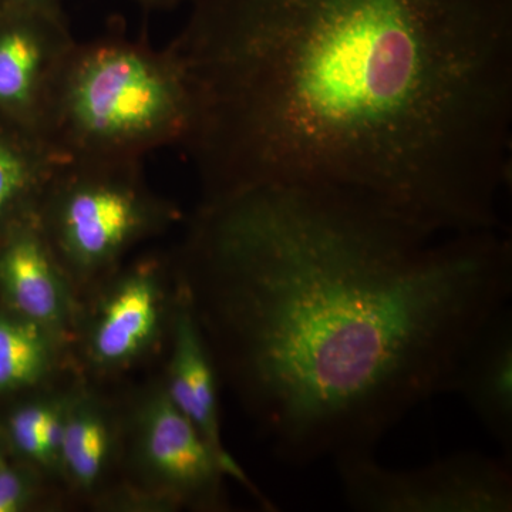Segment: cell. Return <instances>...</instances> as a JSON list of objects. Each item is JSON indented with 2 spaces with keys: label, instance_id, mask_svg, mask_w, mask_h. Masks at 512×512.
Here are the masks:
<instances>
[{
  "label": "cell",
  "instance_id": "1",
  "mask_svg": "<svg viewBox=\"0 0 512 512\" xmlns=\"http://www.w3.org/2000/svg\"><path fill=\"white\" fill-rule=\"evenodd\" d=\"M167 46L202 200L256 188L501 227L512 0H190Z\"/></svg>",
  "mask_w": 512,
  "mask_h": 512
},
{
  "label": "cell",
  "instance_id": "2",
  "mask_svg": "<svg viewBox=\"0 0 512 512\" xmlns=\"http://www.w3.org/2000/svg\"><path fill=\"white\" fill-rule=\"evenodd\" d=\"M218 376L306 466L375 453L454 393L512 295L500 229L437 234L357 202L281 188L201 201L177 256Z\"/></svg>",
  "mask_w": 512,
  "mask_h": 512
},
{
  "label": "cell",
  "instance_id": "3",
  "mask_svg": "<svg viewBox=\"0 0 512 512\" xmlns=\"http://www.w3.org/2000/svg\"><path fill=\"white\" fill-rule=\"evenodd\" d=\"M188 123L187 86L170 50L111 32L74 42L40 140L62 163L143 164L158 148L181 144Z\"/></svg>",
  "mask_w": 512,
  "mask_h": 512
},
{
  "label": "cell",
  "instance_id": "4",
  "mask_svg": "<svg viewBox=\"0 0 512 512\" xmlns=\"http://www.w3.org/2000/svg\"><path fill=\"white\" fill-rule=\"evenodd\" d=\"M141 165L73 161L56 168L36 220L70 282L109 274L134 245L177 218L148 188Z\"/></svg>",
  "mask_w": 512,
  "mask_h": 512
},
{
  "label": "cell",
  "instance_id": "5",
  "mask_svg": "<svg viewBox=\"0 0 512 512\" xmlns=\"http://www.w3.org/2000/svg\"><path fill=\"white\" fill-rule=\"evenodd\" d=\"M346 503L362 512H511L512 457L464 451L396 470L375 453L336 458Z\"/></svg>",
  "mask_w": 512,
  "mask_h": 512
},
{
  "label": "cell",
  "instance_id": "6",
  "mask_svg": "<svg viewBox=\"0 0 512 512\" xmlns=\"http://www.w3.org/2000/svg\"><path fill=\"white\" fill-rule=\"evenodd\" d=\"M134 463L151 497L168 507L222 505L224 476L254 490L237 463L224 460L171 402L164 386L134 414Z\"/></svg>",
  "mask_w": 512,
  "mask_h": 512
},
{
  "label": "cell",
  "instance_id": "7",
  "mask_svg": "<svg viewBox=\"0 0 512 512\" xmlns=\"http://www.w3.org/2000/svg\"><path fill=\"white\" fill-rule=\"evenodd\" d=\"M74 42L63 12L0 8V124L40 140L53 83Z\"/></svg>",
  "mask_w": 512,
  "mask_h": 512
},
{
  "label": "cell",
  "instance_id": "8",
  "mask_svg": "<svg viewBox=\"0 0 512 512\" xmlns=\"http://www.w3.org/2000/svg\"><path fill=\"white\" fill-rule=\"evenodd\" d=\"M163 275L156 261L124 272L101 299L86 333V355L96 369L119 370L156 340L164 318Z\"/></svg>",
  "mask_w": 512,
  "mask_h": 512
},
{
  "label": "cell",
  "instance_id": "9",
  "mask_svg": "<svg viewBox=\"0 0 512 512\" xmlns=\"http://www.w3.org/2000/svg\"><path fill=\"white\" fill-rule=\"evenodd\" d=\"M70 284L36 215L9 229L0 244V288L19 318L45 330L59 345L74 322Z\"/></svg>",
  "mask_w": 512,
  "mask_h": 512
},
{
  "label": "cell",
  "instance_id": "10",
  "mask_svg": "<svg viewBox=\"0 0 512 512\" xmlns=\"http://www.w3.org/2000/svg\"><path fill=\"white\" fill-rule=\"evenodd\" d=\"M173 352L165 392L224 460L231 461L221 437L218 372L190 303L178 289L173 311Z\"/></svg>",
  "mask_w": 512,
  "mask_h": 512
},
{
  "label": "cell",
  "instance_id": "11",
  "mask_svg": "<svg viewBox=\"0 0 512 512\" xmlns=\"http://www.w3.org/2000/svg\"><path fill=\"white\" fill-rule=\"evenodd\" d=\"M454 392L466 399L484 429L512 454V316L503 309L478 336L458 372Z\"/></svg>",
  "mask_w": 512,
  "mask_h": 512
},
{
  "label": "cell",
  "instance_id": "12",
  "mask_svg": "<svg viewBox=\"0 0 512 512\" xmlns=\"http://www.w3.org/2000/svg\"><path fill=\"white\" fill-rule=\"evenodd\" d=\"M60 163L39 138L0 124V229L8 232L36 215Z\"/></svg>",
  "mask_w": 512,
  "mask_h": 512
},
{
  "label": "cell",
  "instance_id": "13",
  "mask_svg": "<svg viewBox=\"0 0 512 512\" xmlns=\"http://www.w3.org/2000/svg\"><path fill=\"white\" fill-rule=\"evenodd\" d=\"M114 429L103 404L89 394H70L64 417L60 476L80 491H92L106 476Z\"/></svg>",
  "mask_w": 512,
  "mask_h": 512
},
{
  "label": "cell",
  "instance_id": "14",
  "mask_svg": "<svg viewBox=\"0 0 512 512\" xmlns=\"http://www.w3.org/2000/svg\"><path fill=\"white\" fill-rule=\"evenodd\" d=\"M60 345L28 320L0 316V394L36 386L49 377Z\"/></svg>",
  "mask_w": 512,
  "mask_h": 512
},
{
  "label": "cell",
  "instance_id": "15",
  "mask_svg": "<svg viewBox=\"0 0 512 512\" xmlns=\"http://www.w3.org/2000/svg\"><path fill=\"white\" fill-rule=\"evenodd\" d=\"M69 396L57 394L33 400L9 417L13 446L29 463L47 474H60V450Z\"/></svg>",
  "mask_w": 512,
  "mask_h": 512
},
{
  "label": "cell",
  "instance_id": "16",
  "mask_svg": "<svg viewBox=\"0 0 512 512\" xmlns=\"http://www.w3.org/2000/svg\"><path fill=\"white\" fill-rule=\"evenodd\" d=\"M36 497L33 478L9 466L0 456V512H18L28 508Z\"/></svg>",
  "mask_w": 512,
  "mask_h": 512
},
{
  "label": "cell",
  "instance_id": "17",
  "mask_svg": "<svg viewBox=\"0 0 512 512\" xmlns=\"http://www.w3.org/2000/svg\"><path fill=\"white\" fill-rule=\"evenodd\" d=\"M63 0H2L3 6L47 10V12H63Z\"/></svg>",
  "mask_w": 512,
  "mask_h": 512
},
{
  "label": "cell",
  "instance_id": "18",
  "mask_svg": "<svg viewBox=\"0 0 512 512\" xmlns=\"http://www.w3.org/2000/svg\"><path fill=\"white\" fill-rule=\"evenodd\" d=\"M130 2L137 5L138 8L147 10V12H157V10L178 8V6L190 2V0H130Z\"/></svg>",
  "mask_w": 512,
  "mask_h": 512
},
{
  "label": "cell",
  "instance_id": "19",
  "mask_svg": "<svg viewBox=\"0 0 512 512\" xmlns=\"http://www.w3.org/2000/svg\"><path fill=\"white\" fill-rule=\"evenodd\" d=\"M2 6H3V5H2V0H0V8H2Z\"/></svg>",
  "mask_w": 512,
  "mask_h": 512
}]
</instances>
